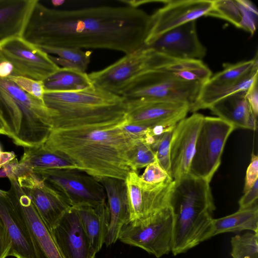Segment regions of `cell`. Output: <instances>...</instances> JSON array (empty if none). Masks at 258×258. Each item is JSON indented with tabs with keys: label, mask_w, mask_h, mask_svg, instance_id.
Instances as JSON below:
<instances>
[{
	"label": "cell",
	"mask_w": 258,
	"mask_h": 258,
	"mask_svg": "<svg viewBox=\"0 0 258 258\" xmlns=\"http://www.w3.org/2000/svg\"><path fill=\"white\" fill-rule=\"evenodd\" d=\"M44 103L52 111V128L125 120L122 97L94 85L74 91H45Z\"/></svg>",
	"instance_id": "277c9868"
},
{
	"label": "cell",
	"mask_w": 258,
	"mask_h": 258,
	"mask_svg": "<svg viewBox=\"0 0 258 258\" xmlns=\"http://www.w3.org/2000/svg\"><path fill=\"white\" fill-rule=\"evenodd\" d=\"M37 0H0V43L22 37Z\"/></svg>",
	"instance_id": "cb8c5ba5"
},
{
	"label": "cell",
	"mask_w": 258,
	"mask_h": 258,
	"mask_svg": "<svg viewBox=\"0 0 258 258\" xmlns=\"http://www.w3.org/2000/svg\"><path fill=\"white\" fill-rule=\"evenodd\" d=\"M24 154L19 162V176L37 170H81L74 162L63 154L47 150L44 148L42 145L33 147H24Z\"/></svg>",
	"instance_id": "484cf974"
},
{
	"label": "cell",
	"mask_w": 258,
	"mask_h": 258,
	"mask_svg": "<svg viewBox=\"0 0 258 258\" xmlns=\"http://www.w3.org/2000/svg\"><path fill=\"white\" fill-rule=\"evenodd\" d=\"M75 208L89 242L97 253L105 243L109 221L107 203L97 206L83 205Z\"/></svg>",
	"instance_id": "d4e9b609"
},
{
	"label": "cell",
	"mask_w": 258,
	"mask_h": 258,
	"mask_svg": "<svg viewBox=\"0 0 258 258\" xmlns=\"http://www.w3.org/2000/svg\"><path fill=\"white\" fill-rule=\"evenodd\" d=\"M234 130L218 117L204 116L188 174L210 182L221 164L228 138Z\"/></svg>",
	"instance_id": "ba28073f"
},
{
	"label": "cell",
	"mask_w": 258,
	"mask_h": 258,
	"mask_svg": "<svg viewBox=\"0 0 258 258\" xmlns=\"http://www.w3.org/2000/svg\"><path fill=\"white\" fill-rule=\"evenodd\" d=\"M232 258H258V233L247 232L231 238Z\"/></svg>",
	"instance_id": "f546056e"
},
{
	"label": "cell",
	"mask_w": 258,
	"mask_h": 258,
	"mask_svg": "<svg viewBox=\"0 0 258 258\" xmlns=\"http://www.w3.org/2000/svg\"><path fill=\"white\" fill-rule=\"evenodd\" d=\"M248 230L258 233L257 204L223 217L213 219L212 237L219 234Z\"/></svg>",
	"instance_id": "4316f807"
},
{
	"label": "cell",
	"mask_w": 258,
	"mask_h": 258,
	"mask_svg": "<svg viewBox=\"0 0 258 258\" xmlns=\"http://www.w3.org/2000/svg\"><path fill=\"white\" fill-rule=\"evenodd\" d=\"M9 180L11 187L7 194L26 223L40 258H62L51 231L42 220L31 198L20 186L16 178Z\"/></svg>",
	"instance_id": "2e32d148"
},
{
	"label": "cell",
	"mask_w": 258,
	"mask_h": 258,
	"mask_svg": "<svg viewBox=\"0 0 258 258\" xmlns=\"http://www.w3.org/2000/svg\"><path fill=\"white\" fill-rule=\"evenodd\" d=\"M246 92H237L221 98L208 109L218 117L231 124L235 129L255 131L257 117L246 97Z\"/></svg>",
	"instance_id": "603a6c76"
},
{
	"label": "cell",
	"mask_w": 258,
	"mask_h": 258,
	"mask_svg": "<svg viewBox=\"0 0 258 258\" xmlns=\"http://www.w3.org/2000/svg\"><path fill=\"white\" fill-rule=\"evenodd\" d=\"M0 111L13 142L23 147L42 145L52 128V112L8 78L0 77Z\"/></svg>",
	"instance_id": "5b68a950"
},
{
	"label": "cell",
	"mask_w": 258,
	"mask_h": 258,
	"mask_svg": "<svg viewBox=\"0 0 258 258\" xmlns=\"http://www.w3.org/2000/svg\"><path fill=\"white\" fill-rule=\"evenodd\" d=\"M130 207V221L149 218L170 206L174 180L158 184L143 181L136 172L130 171L125 180Z\"/></svg>",
	"instance_id": "4fadbf2b"
},
{
	"label": "cell",
	"mask_w": 258,
	"mask_h": 258,
	"mask_svg": "<svg viewBox=\"0 0 258 258\" xmlns=\"http://www.w3.org/2000/svg\"><path fill=\"white\" fill-rule=\"evenodd\" d=\"M125 103L126 123L147 126H174L190 110L187 104L181 102L142 100Z\"/></svg>",
	"instance_id": "ac0fdd59"
},
{
	"label": "cell",
	"mask_w": 258,
	"mask_h": 258,
	"mask_svg": "<svg viewBox=\"0 0 258 258\" xmlns=\"http://www.w3.org/2000/svg\"><path fill=\"white\" fill-rule=\"evenodd\" d=\"M204 115L194 112L175 126L170 146L171 176L176 180L188 174Z\"/></svg>",
	"instance_id": "e0dca14e"
},
{
	"label": "cell",
	"mask_w": 258,
	"mask_h": 258,
	"mask_svg": "<svg viewBox=\"0 0 258 258\" xmlns=\"http://www.w3.org/2000/svg\"><path fill=\"white\" fill-rule=\"evenodd\" d=\"M103 185L109 213V221L104 244L109 246L118 240L122 227L130 221L127 188L124 180L113 177L96 178Z\"/></svg>",
	"instance_id": "7402d4cb"
},
{
	"label": "cell",
	"mask_w": 258,
	"mask_h": 258,
	"mask_svg": "<svg viewBox=\"0 0 258 258\" xmlns=\"http://www.w3.org/2000/svg\"><path fill=\"white\" fill-rule=\"evenodd\" d=\"M156 161L155 154L150 145L144 141H136L128 157L131 171L136 172Z\"/></svg>",
	"instance_id": "4dcf8cb0"
},
{
	"label": "cell",
	"mask_w": 258,
	"mask_h": 258,
	"mask_svg": "<svg viewBox=\"0 0 258 258\" xmlns=\"http://www.w3.org/2000/svg\"><path fill=\"white\" fill-rule=\"evenodd\" d=\"M173 223L169 206L144 220L127 222L122 227L118 240L159 258L171 251Z\"/></svg>",
	"instance_id": "52a82bcc"
},
{
	"label": "cell",
	"mask_w": 258,
	"mask_h": 258,
	"mask_svg": "<svg viewBox=\"0 0 258 258\" xmlns=\"http://www.w3.org/2000/svg\"><path fill=\"white\" fill-rule=\"evenodd\" d=\"M207 16L224 19L239 28L242 22L241 15L235 1L213 0L212 9Z\"/></svg>",
	"instance_id": "1f68e13d"
},
{
	"label": "cell",
	"mask_w": 258,
	"mask_h": 258,
	"mask_svg": "<svg viewBox=\"0 0 258 258\" xmlns=\"http://www.w3.org/2000/svg\"><path fill=\"white\" fill-rule=\"evenodd\" d=\"M161 53L146 46L125 55L107 67L88 74L93 85L113 94L122 92L142 74L158 70Z\"/></svg>",
	"instance_id": "9c48e42d"
},
{
	"label": "cell",
	"mask_w": 258,
	"mask_h": 258,
	"mask_svg": "<svg viewBox=\"0 0 258 258\" xmlns=\"http://www.w3.org/2000/svg\"><path fill=\"white\" fill-rule=\"evenodd\" d=\"M258 197V179L240 199L238 204L239 209L249 208L257 203Z\"/></svg>",
	"instance_id": "f35d334b"
},
{
	"label": "cell",
	"mask_w": 258,
	"mask_h": 258,
	"mask_svg": "<svg viewBox=\"0 0 258 258\" xmlns=\"http://www.w3.org/2000/svg\"><path fill=\"white\" fill-rule=\"evenodd\" d=\"M0 217L12 242L10 256L16 258H40L39 254L24 220L9 198L0 189Z\"/></svg>",
	"instance_id": "44dd1931"
},
{
	"label": "cell",
	"mask_w": 258,
	"mask_h": 258,
	"mask_svg": "<svg viewBox=\"0 0 258 258\" xmlns=\"http://www.w3.org/2000/svg\"><path fill=\"white\" fill-rule=\"evenodd\" d=\"M170 206L174 217V255L212 237L215 206L209 182L189 174L174 180Z\"/></svg>",
	"instance_id": "3957f363"
},
{
	"label": "cell",
	"mask_w": 258,
	"mask_h": 258,
	"mask_svg": "<svg viewBox=\"0 0 258 258\" xmlns=\"http://www.w3.org/2000/svg\"><path fill=\"white\" fill-rule=\"evenodd\" d=\"M126 122L53 128L42 145L63 154L96 178L125 180L131 171L130 153L137 141L122 130L121 126Z\"/></svg>",
	"instance_id": "7a4b0ae2"
},
{
	"label": "cell",
	"mask_w": 258,
	"mask_h": 258,
	"mask_svg": "<svg viewBox=\"0 0 258 258\" xmlns=\"http://www.w3.org/2000/svg\"><path fill=\"white\" fill-rule=\"evenodd\" d=\"M43 82L45 91H78L93 86L86 72L60 67Z\"/></svg>",
	"instance_id": "83f0119b"
},
{
	"label": "cell",
	"mask_w": 258,
	"mask_h": 258,
	"mask_svg": "<svg viewBox=\"0 0 258 258\" xmlns=\"http://www.w3.org/2000/svg\"><path fill=\"white\" fill-rule=\"evenodd\" d=\"M173 129L164 133L151 146L155 154L157 162L170 176V146Z\"/></svg>",
	"instance_id": "d6a6232c"
},
{
	"label": "cell",
	"mask_w": 258,
	"mask_h": 258,
	"mask_svg": "<svg viewBox=\"0 0 258 258\" xmlns=\"http://www.w3.org/2000/svg\"><path fill=\"white\" fill-rule=\"evenodd\" d=\"M203 84L188 81L163 71H150L135 80L121 93L125 102L160 100L187 104L193 112Z\"/></svg>",
	"instance_id": "8992f818"
},
{
	"label": "cell",
	"mask_w": 258,
	"mask_h": 258,
	"mask_svg": "<svg viewBox=\"0 0 258 258\" xmlns=\"http://www.w3.org/2000/svg\"><path fill=\"white\" fill-rule=\"evenodd\" d=\"M140 177L143 181L152 184H161L173 180L157 161L146 166L144 172Z\"/></svg>",
	"instance_id": "d590c367"
},
{
	"label": "cell",
	"mask_w": 258,
	"mask_h": 258,
	"mask_svg": "<svg viewBox=\"0 0 258 258\" xmlns=\"http://www.w3.org/2000/svg\"><path fill=\"white\" fill-rule=\"evenodd\" d=\"M0 52L13 66V76L44 81L59 69L47 54L22 37L0 43Z\"/></svg>",
	"instance_id": "7c38bea8"
},
{
	"label": "cell",
	"mask_w": 258,
	"mask_h": 258,
	"mask_svg": "<svg viewBox=\"0 0 258 258\" xmlns=\"http://www.w3.org/2000/svg\"><path fill=\"white\" fill-rule=\"evenodd\" d=\"M8 78L26 93L44 102L45 90L43 81L17 76H10Z\"/></svg>",
	"instance_id": "e575fe53"
},
{
	"label": "cell",
	"mask_w": 258,
	"mask_h": 258,
	"mask_svg": "<svg viewBox=\"0 0 258 258\" xmlns=\"http://www.w3.org/2000/svg\"><path fill=\"white\" fill-rule=\"evenodd\" d=\"M51 2H52V4L54 6H58L62 5L63 4V3L64 2V1H52Z\"/></svg>",
	"instance_id": "ee69618b"
},
{
	"label": "cell",
	"mask_w": 258,
	"mask_h": 258,
	"mask_svg": "<svg viewBox=\"0 0 258 258\" xmlns=\"http://www.w3.org/2000/svg\"><path fill=\"white\" fill-rule=\"evenodd\" d=\"M63 197L71 207L97 206L107 202L105 189L95 177L78 169H53L32 171Z\"/></svg>",
	"instance_id": "30bf717a"
},
{
	"label": "cell",
	"mask_w": 258,
	"mask_h": 258,
	"mask_svg": "<svg viewBox=\"0 0 258 258\" xmlns=\"http://www.w3.org/2000/svg\"><path fill=\"white\" fill-rule=\"evenodd\" d=\"M12 242L8 230L0 217V258H6L10 256Z\"/></svg>",
	"instance_id": "ab89813d"
},
{
	"label": "cell",
	"mask_w": 258,
	"mask_h": 258,
	"mask_svg": "<svg viewBox=\"0 0 258 258\" xmlns=\"http://www.w3.org/2000/svg\"><path fill=\"white\" fill-rule=\"evenodd\" d=\"M146 46L164 55L179 59L202 60L207 51L199 39L196 21L168 30Z\"/></svg>",
	"instance_id": "d6986e66"
},
{
	"label": "cell",
	"mask_w": 258,
	"mask_h": 258,
	"mask_svg": "<svg viewBox=\"0 0 258 258\" xmlns=\"http://www.w3.org/2000/svg\"><path fill=\"white\" fill-rule=\"evenodd\" d=\"M258 179V157L253 153L246 171L243 192L248 190Z\"/></svg>",
	"instance_id": "8d00e7d4"
},
{
	"label": "cell",
	"mask_w": 258,
	"mask_h": 258,
	"mask_svg": "<svg viewBox=\"0 0 258 258\" xmlns=\"http://www.w3.org/2000/svg\"><path fill=\"white\" fill-rule=\"evenodd\" d=\"M162 8L151 15V27L145 45L175 27L205 16L212 10L213 1H167Z\"/></svg>",
	"instance_id": "5bb4252c"
},
{
	"label": "cell",
	"mask_w": 258,
	"mask_h": 258,
	"mask_svg": "<svg viewBox=\"0 0 258 258\" xmlns=\"http://www.w3.org/2000/svg\"><path fill=\"white\" fill-rule=\"evenodd\" d=\"M258 77L257 54L252 59L235 63H224L223 70L211 76L202 85L193 112L208 108L228 95L246 91Z\"/></svg>",
	"instance_id": "8fae6325"
},
{
	"label": "cell",
	"mask_w": 258,
	"mask_h": 258,
	"mask_svg": "<svg viewBox=\"0 0 258 258\" xmlns=\"http://www.w3.org/2000/svg\"><path fill=\"white\" fill-rule=\"evenodd\" d=\"M51 232L62 258H96L75 208L64 213Z\"/></svg>",
	"instance_id": "ffe728a7"
},
{
	"label": "cell",
	"mask_w": 258,
	"mask_h": 258,
	"mask_svg": "<svg viewBox=\"0 0 258 258\" xmlns=\"http://www.w3.org/2000/svg\"><path fill=\"white\" fill-rule=\"evenodd\" d=\"M151 15L134 6L48 8L37 0L22 38L39 48L65 47L133 52L145 45Z\"/></svg>",
	"instance_id": "6da1fadb"
},
{
	"label": "cell",
	"mask_w": 258,
	"mask_h": 258,
	"mask_svg": "<svg viewBox=\"0 0 258 258\" xmlns=\"http://www.w3.org/2000/svg\"><path fill=\"white\" fill-rule=\"evenodd\" d=\"M235 2L242 17V22L240 28L253 34L256 29L258 15L256 7L249 1L236 0Z\"/></svg>",
	"instance_id": "836d02e7"
},
{
	"label": "cell",
	"mask_w": 258,
	"mask_h": 258,
	"mask_svg": "<svg viewBox=\"0 0 258 258\" xmlns=\"http://www.w3.org/2000/svg\"><path fill=\"white\" fill-rule=\"evenodd\" d=\"M246 99L254 114H258V89L256 77L246 92Z\"/></svg>",
	"instance_id": "60d3db41"
},
{
	"label": "cell",
	"mask_w": 258,
	"mask_h": 258,
	"mask_svg": "<svg viewBox=\"0 0 258 258\" xmlns=\"http://www.w3.org/2000/svg\"><path fill=\"white\" fill-rule=\"evenodd\" d=\"M150 126L127 123L126 122L121 127L125 133L135 140L145 141L148 137Z\"/></svg>",
	"instance_id": "74e56055"
},
{
	"label": "cell",
	"mask_w": 258,
	"mask_h": 258,
	"mask_svg": "<svg viewBox=\"0 0 258 258\" xmlns=\"http://www.w3.org/2000/svg\"><path fill=\"white\" fill-rule=\"evenodd\" d=\"M17 180L24 192L31 198L42 220L51 231L71 207L58 191L33 173L23 174Z\"/></svg>",
	"instance_id": "9a60e30c"
},
{
	"label": "cell",
	"mask_w": 258,
	"mask_h": 258,
	"mask_svg": "<svg viewBox=\"0 0 258 258\" xmlns=\"http://www.w3.org/2000/svg\"><path fill=\"white\" fill-rule=\"evenodd\" d=\"M0 134L6 135L10 138L11 134L8 126L0 111Z\"/></svg>",
	"instance_id": "7bdbcfd3"
},
{
	"label": "cell",
	"mask_w": 258,
	"mask_h": 258,
	"mask_svg": "<svg viewBox=\"0 0 258 258\" xmlns=\"http://www.w3.org/2000/svg\"><path fill=\"white\" fill-rule=\"evenodd\" d=\"M49 55L51 60L62 68L72 69L86 72L90 62L92 51L65 47H49L40 48Z\"/></svg>",
	"instance_id": "f1b7e54d"
},
{
	"label": "cell",
	"mask_w": 258,
	"mask_h": 258,
	"mask_svg": "<svg viewBox=\"0 0 258 258\" xmlns=\"http://www.w3.org/2000/svg\"><path fill=\"white\" fill-rule=\"evenodd\" d=\"M16 158L13 152H3L0 146V169Z\"/></svg>",
	"instance_id": "b9f144b4"
}]
</instances>
